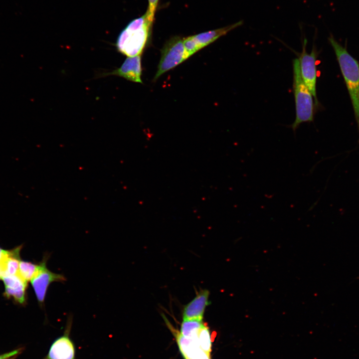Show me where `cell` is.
<instances>
[{
    "label": "cell",
    "mask_w": 359,
    "mask_h": 359,
    "mask_svg": "<svg viewBox=\"0 0 359 359\" xmlns=\"http://www.w3.org/2000/svg\"><path fill=\"white\" fill-rule=\"evenodd\" d=\"M22 245L6 252L0 260V270L2 277L16 274L20 261V252Z\"/></svg>",
    "instance_id": "8fae6325"
},
{
    "label": "cell",
    "mask_w": 359,
    "mask_h": 359,
    "mask_svg": "<svg viewBox=\"0 0 359 359\" xmlns=\"http://www.w3.org/2000/svg\"><path fill=\"white\" fill-rule=\"evenodd\" d=\"M39 264L20 260L17 274L24 281L28 283L35 274Z\"/></svg>",
    "instance_id": "9a60e30c"
},
{
    "label": "cell",
    "mask_w": 359,
    "mask_h": 359,
    "mask_svg": "<svg viewBox=\"0 0 359 359\" xmlns=\"http://www.w3.org/2000/svg\"><path fill=\"white\" fill-rule=\"evenodd\" d=\"M48 259L47 255L43 256L39 264L37 272L30 280L37 301L41 306L44 303L49 285L54 282H62L66 280L63 275L54 273L47 268L46 263Z\"/></svg>",
    "instance_id": "5b68a950"
},
{
    "label": "cell",
    "mask_w": 359,
    "mask_h": 359,
    "mask_svg": "<svg viewBox=\"0 0 359 359\" xmlns=\"http://www.w3.org/2000/svg\"><path fill=\"white\" fill-rule=\"evenodd\" d=\"M72 323V319L69 318L63 334L53 342L42 359H76L75 346L70 337Z\"/></svg>",
    "instance_id": "8992f818"
},
{
    "label": "cell",
    "mask_w": 359,
    "mask_h": 359,
    "mask_svg": "<svg viewBox=\"0 0 359 359\" xmlns=\"http://www.w3.org/2000/svg\"><path fill=\"white\" fill-rule=\"evenodd\" d=\"M242 24V21H240L224 27L193 35V37L200 49L215 41L220 37L225 35L229 31L241 25Z\"/></svg>",
    "instance_id": "7c38bea8"
},
{
    "label": "cell",
    "mask_w": 359,
    "mask_h": 359,
    "mask_svg": "<svg viewBox=\"0 0 359 359\" xmlns=\"http://www.w3.org/2000/svg\"><path fill=\"white\" fill-rule=\"evenodd\" d=\"M204 326L202 319L183 320L180 333L185 337H197L199 330Z\"/></svg>",
    "instance_id": "5bb4252c"
},
{
    "label": "cell",
    "mask_w": 359,
    "mask_h": 359,
    "mask_svg": "<svg viewBox=\"0 0 359 359\" xmlns=\"http://www.w3.org/2000/svg\"><path fill=\"white\" fill-rule=\"evenodd\" d=\"M159 0H148V7L147 12L148 14V19L150 22L153 23L155 14L156 11L157 5Z\"/></svg>",
    "instance_id": "ac0fdd59"
},
{
    "label": "cell",
    "mask_w": 359,
    "mask_h": 359,
    "mask_svg": "<svg viewBox=\"0 0 359 359\" xmlns=\"http://www.w3.org/2000/svg\"><path fill=\"white\" fill-rule=\"evenodd\" d=\"M141 55L127 57L121 67L105 75H116L135 82L143 83L141 80Z\"/></svg>",
    "instance_id": "9c48e42d"
},
{
    "label": "cell",
    "mask_w": 359,
    "mask_h": 359,
    "mask_svg": "<svg viewBox=\"0 0 359 359\" xmlns=\"http://www.w3.org/2000/svg\"><path fill=\"white\" fill-rule=\"evenodd\" d=\"M5 289L3 295L8 299H12L15 302L20 305L26 303V291L27 282L24 281L17 274L3 276Z\"/></svg>",
    "instance_id": "ba28073f"
},
{
    "label": "cell",
    "mask_w": 359,
    "mask_h": 359,
    "mask_svg": "<svg viewBox=\"0 0 359 359\" xmlns=\"http://www.w3.org/2000/svg\"><path fill=\"white\" fill-rule=\"evenodd\" d=\"M193 359H210V353H206L202 350Z\"/></svg>",
    "instance_id": "d6986e66"
},
{
    "label": "cell",
    "mask_w": 359,
    "mask_h": 359,
    "mask_svg": "<svg viewBox=\"0 0 359 359\" xmlns=\"http://www.w3.org/2000/svg\"><path fill=\"white\" fill-rule=\"evenodd\" d=\"M293 68L296 118L291 125V128L295 133L297 129L302 123L313 121L314 103L313 96L301 76L298 58L293 60Z\"/></svg>",
    "instance_id": "3957f363"
},
{
    "label": "cell",
    "mask_w": 359,
    "mask_h": 359,
    "mask_svg": "<svg viewBox=\"0 0 359 359\" xmlns=\"http://www.w3.org/2000/svg\"><path fill=\"white\" fill-rule=\"evenodd\" d=\"M329 40L345 80L359 131V63L332 36Z\"/></svg>",
    "instance_id": "7a4b0ae2"
},
{
    "label": "cell",
    "mask_w": 359,
    "mask_h": 359,
    "mask_svg": "<svg viewBox=\"0 0 359 359\" xmlns=\"http://www.w3.org/2000/svg\"><path fill=\"white\" fill-rule=\"evenodd\" d=\"M187 58L183 38L179 36L172 37L167 41L162 49L161 57L154 80H156L163 74L174 68Z\"/></svg>",
    "instance_id": "277c9868"
},
{
    "label": "cell",
    "mask_w": 359,
    "mask_h": 359,
    "mask_svg": "<svg viewBox=\"0 0 359 359\" xmlns=\"http://www.w3.org/2000/svg\"><path fill=\"white\" fill-rule=\"evenodd\" d=\"M1 279H2V275H1V271L0 270V280H1Z\"/></svg>",
    "instance_id": "44dd1931"
},
{
    "label": "cell",
    "mask_w": 359,
    "mask_h": 359,
    "mask_svg": "<svg viewBox=\"0 0 359 359\" xmlns=\"http://www.w3.org/2000/svg\"><path fill=\"white\" fill-rule=\"evenodd\" d=\"M198 341L200 348L204 352L210 353L211 351V341L210 331L204 326L198 333Z\"/></svg>",
    "instance_id": "2e32d148"
},
{
    "label": "cell",
    "mask_w": 359,
    "mask_h": 359,
    "mask_svg": "<svg viewBox=\"0 0 359 359\" xmlns=\"http://www.w3.org/2000/svg\"><path fill=\"white\" fill-rule=\"evenodd\" d=\"M5 252H6V250H4V249H2V248L0 247V260L1 259V258H2V257L3 256V255H4Z\"/></svg>",
    "instance_id": "ffe728a7"
},
{
    "label": "cell",
    "mask_w": 359,
    "mask_h": 359,
    "mask_svg": "<svg viewBox=\"0 0 359 359\" xmlns=\"http://www.w3.org/2000/svg\"><path fill=\"white\" fill-rule=\"evenodd\" d=\"M298 58L300 68L302 79L312 94L315 100L316 105H318V101L316 93L317 70L316 58L317 52L314 48L310 53L306 51L305 44Z\"/></svg>",
    "instance_id": "52a82bcc"
},
{
    "label": "cell",
    "mask_w": 359,
    "mask_h": 359,
    "mask_svg": "<svg viewBox=\"0 0 359 359\" xmlns=\"http://www.w3.org/2000/svg\"><path fill=\"white\" fill-rule=\"evenodd\" d=\"M209 292L202 290L188 303L183 311V320L202 319L206 307L210 304Z\"/></svg>",
    "instance_id": "30bf717a"
},
{
    "label": "cell",
    "mask_w": 359,
    "mask_h": 359,
    "mask_svg": "<svg viewBox=\"0 0 359 359\" xmlns=\"http://www.w3.org/2000/svg\"><path fill=\"white\" fill-rule=\"evenodd\" d=\"M177 341L180 353L184 359H193L202 350L198 337H185L180 333H176Z\"/></svg>",
    "instance_id": "4fadbf2b"
},
{
    "label": "cell",
    "mask_w": 359,
    "mask_h": 359,
    "mask_svg": "<svg viewBox=\"0 0 359 359\" xmlns=\"http://www.w3.org/2000/svg\"><path fill=\"white\" fill-rule=\"evenodd\" d=\"M152 24L147 11L131 20L117 37L115 45L118 51L128 57L141 55L151 34Z\"/></svg>",
    "instance_id": "6da1fadb"
},
{
    "label": "cell",
    "mask_w": 359,
    "mask_h": 359,
    "mask_svg": "<svg viewBox=\"0 0 359 359\" xmlns=\"http://www.w3.org/2000/svg\"><path fill=\"white\" fill-rule=\"evenodd\" d=\"M183 45L187 58L200 50L193 35L183 38Z\"/></svg>",
    "instance_id": "e0dca14e"
}]
</instances>
